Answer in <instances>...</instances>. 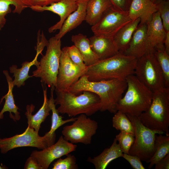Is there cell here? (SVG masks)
<instances>
[{"label": "cell", "mask_w": 169, "mask_h": 169, "mask_svg": "<svg viewBox=\"0 0 169 169\" xmlns=\"http://www.w3.org/2000/svg\"><path fill=\"white\" fill-rule=\"evenodd\" d=\"M126 88L125 79L91 81L88 79L87 75L84 74L69 88L68 91L76 95L84 91L94 93L100 100V111H108L115 114L117 111V105Z\"/></svg>", "instance_id": "6da1fadb"}, {"label": "cell", "mask_w": 169, "mask_h": 169, "mask_svg": "<svg viewBox=\"0 0 169 169\" xmlns=\"http://www.w3.org/2000/svg\"><path fill=\"white\" fill-rule=\"evenodd\" d=\"M137 59L119 53L87 67L84 74L91 81L125 78L134 74Z\"/></svg>", "instance_id": "7a4b0ae2"}, {"label": "cell", "mask_w": 169, "mask_h": 169, "mask_svg": "<svg viewBox=\"0 0 169 169\" xmlns=\"http://www.w3.org/2000/svg\"><path fill=\"white\" fill-rule=\"evenodd\" d=\"M125 79L127 90L119 101L117 110L126 114L139 117L149 107L153 92L134 74L129 75Z\"/></svg>", "instance_id": "3957f363"}, {"label": "cell", "mask_w": 169, "mask_h": 169, "mask_svg": "<svg viewBox=\"0 0 169 169\" xmlns=\"http://www.w3.org/2000/svg\"><path fill=\"white\" fill-rule=\"evenodd\" d=\"M56 98L55 104L59 106L57 109L59 113L66 114L69 117L81 114L90 116L100 110V100L96 94L88 91L76 95L68 90L59 91L55 90Z\"/></svg>", "instance_id": "277c9868"}, {"label": "cell", "mask_w": 169, "mask_h": 169, "mask_svg": "<svg viewBox=\"0 0 169 169\" xmlns=\"http://www.w3.org/2000/svg\"><path fill=\"white\" fill-rule=\"evenodd\" d=\"M138 117L149 128L169 135V87L153 92L149 107Z\"/></svg>", "instance_id": "5b68a950"}, {"label": "cell", "mask_w": 169, "mask_h": 169, "mask_svg": "<svg viewBox=\"0 0 169 169\" xmlns=\"http://www.w3.org/2000/svg\"><path fill=\"white\" fill-rule=\"evenodd\" d=\"M61 39L54 36L48 40L46 53L41 59L37 69L33 72V77H39L41 82L49 87L55 88L62 53Z\"/></svg>", "instance_id": "8992f818"}, {"label": "cell", "mask_w": 169, "mask_h": 169, "mask_svg": "<svg viewBox=\"0 0 169 169\" xmlns=\"http://www.w3.org/2000/svg\"><path fill=\"white\" fill-rule=\"evenodd\" d=\"M126 115L132 124L135 133L134 141L129 154L137 156L141 161L146 162L154 153L156 135L164 133L147 127L142 123L138 116Z\"/></svg>", "instance_id": "52a82bcc"}, {"label": "cell", "mask_w": 169, "mask_h": 169, "mask_svg": "<svg viewBox=\"0 0 169 169\" xmlns=\"http://www.w3.org/2000/svg\"><path fill=\"white\" fill-rule=\"evenodd\" d=\"M134 74L153 92L166 88L162 71L154 53L137 59Z\"/></svg>", "instance_id": "ba28073f"}, {"label": "cell", "mask_w": 169, "mask_h": 169, "mask_svg": "<svg viewBox=\"0 0 169 169\" xmlns=\"http://www.w3.org/2000/svg\"><path fill=\"white\" fill-rule=\"evenodd\" d=\"M73 122L64 127L62 134L64 139L74 144H90L98 129V123L84 114L79 115Z\"/></svg>", "instance_id": "9c48e42d"}, {"label": "cell", "mask_w": 169, "mask_h": 169, "mask_svg": "<svg viewBox=\"0 0 169 169\" xmlns=\"http://www.w3.org/2000/svg\"><path fill=\"white\" fill-rule=\"evenodd\" d=\"M54 143L44 135L40 136L38 133L28 126L21 134L0 138V150L2 153L5 154L12 149L22 147H34L42 150Z\"/></svg>", "instance_id": "30bf717a"}, {"label": "cell", "mask_w": 169, "mask_h": 169, "mask_svg": "<svg viewBox=\"0 0 169 169\" xmlns=\"http://www.w3.org/2000/svg\"><path fill=\"white\" fill-rule=\"evenodd\" d=\"M131 20L128 11L121 12L112 6L92 26L91 29L95 35L113 38L121 28Z\"/></svg>", "instance_id": "8fae6325"}, {"label": "cell", "mask_w": 169, "mask_h": 169, "mask_svg": "<svg viewBox=\"0 0 169 169\" xmlns=\"http://www.w3.org/2000/svg\"><path fill=\"white\" fill-rule=\"evenodd\" d=\"M62 51L55 90L66 91L85 74L87 66H80L73 63L64 47L62 49Z\"/></svg>", "instance_id": "7c38bea8"}, {"label": "cell", "mask_w": 169, "mask_h": 169, "mask_svg": "<svg viewBox=\"0 0 169 169\" xmlns=\"http://www.w3.org/2000/svg\"><path fill=\"white\" fill-rule=\"evenodd\" d=\"M77 147L65 140L62 135L56 143L41 151H33L30 156L36 159L43 169H47L54 160L75 151Z\"/></svg>", "instance_id": "4fadbf2b"}, {"label": "cell", "mask_w": 169, "mask_h": 169, "mask_svg": "<svg viewBox=\"0 0 169 169\" xmlns=\"http://www.w3.org/2000/svg\"><path fill=\"white\" fill-rule=\"evenodd\" d=\"M78 1L61 0L47 6H35L29 8L36 12L50 11L59 16V20L48 29L49 32L51 33L61 28L63 23L68 17L77 8Z\"/></svg>", "instance_id": "5bb4252c"}, {"label": "cell", "mask_w": 169, "mask_h": 169, "mask_svg": "<svg viewBox=\"0 0 169 169\" xmlns=\"http://www.w3.org/2000/svg\"><path fill=\"white\" fill-rule=\"evenodd\" d=\"M146 23L140 24L134 32L129 46L123 53L137 59L155 49L149 43L146 37Z\"/></svg>", "instance_id": "9a60e30c"}, {"label": "cell", "mask_w": 169, "mask_h": 169, "mask_svg": "<svg viewBox=\"0 0 169 169\" xmlns=\"http://www.w3.org/2000/svg\"><path fill=\"white\" fill-rule=\"evenodd\" d=\"M146 23V37L150 45L155 50L164 48V41L166 31L158 12L154 13L150 21Z\"/></svg>", "instance_id": "2e32d148"}, {"label": "cell", "mask_w": 169, "mask_h": 169, "mask_svg": "<svg viewBox=\"0 0 169 169\" xmlns=\"http://www.w3.org/2000/svg\"><path fill=\"white\" fill-rule=\"evenodd\" d=\"M157 12L156 4L152 0H132L128 14L131 20L139 18L140 24H143L150 21L153 14Z\"/></svg>", "instance_id": "e0dca14e"}, {"label": "cell", "mask_w": 169, "mask_h": 169, "mask_svg": "<svg viewBox=\"0 0 169 169\" xmlns=\"http://www.w3.org/2000/svg\"><path fill=\"white\" fill-rule=\"evenodd\" d=\"M89 0H79L76 9L70 14L64 21L59 32L54 37L61 39L67 33L76 28L85 21L86 7Z\"/></svg>", "instance_id": "ac0fdd59"}, {"label": "cell", "mask_w": 169, "mask_h": 169, "mask_svg": "<svg viewBox=\"0 0 169 169\" xmlns=\"http://www.w3.org/2000/svg\"><path fill=\"white\" fill-rule=\"evenodd\" d=\"M89 39L91 48L99 60L109 58L119 53L113 38L94 35Z\"/></svg>", "instance_id": "d6986e66"}, {"label": "cell", "mask_w": 169, "mask_h": 169, "mask_svg": "<svg viewBox=\"0 0 169 169\" xmlns=\"http://www.w3.org/2000/svg\"><path fill=\"white\" fill-rule=\"evenodd\" d=\"M44 102L42 106L34 115L32 112L34 111L35 106L32 104L26 106V111L25 115L28 120V126L33 129L38 133L41 123L45 120L49 115L51 110L49 105V99L47 96V88L43 89Z\"/></svg>", "instance_id": "ffe728a7"}, {"label": "cell", "mask_w": 169, "mask_h": 169, "mask_svg": "<svg viewBox=\"0 0 169 169\" xmlns=\"http://www.w3.org/2000/svg\"><path fill=\"white\" fill-rule=\"evenodd\" d=\"M123 153L115 138L111 146L105 148L98 155L93 158L89 157L87 161L93 164L96 169H105L112 161L122 157Z\"/></svg>", "instance_id": "44dd1931"}, {"label": "cell", "mask_w": 169, "mask_h": 169, "mask_svg": "<svg viewBox=\"0 0 169 169\" xmlns=\"http://www.w3.org/2000/svg\"><path fill=\"white\" fill-rule=\"evenodd\" d=\"M71 40L80 53L85 64L87 67L95 64L99 60L92 50L89 38L81 33L73 35Z\"/></svg>", "instance_id": "7402d4cb"}, {"label": "cell", "mask_w": 169, "mask_h": 169, "mask_svg": "<svg viewBox=\"0 0 169 169\" xmlns=\"http://www.w3.org/2000/svg\"><path fill=\"white\" fill-rule=\"evenodd\" d=\"M3 73L5 75L8 84V91L6 94L2 97L1 99V104L3 99H5V102L3 107L0 112V120L3 118V114L6 111L9 112V116L15 121L19 120L20 119V113L18 111V107L16 105L13 93V88L14 86L13 80L10 76L8 71L3 70Z\"/></svg>", "instance_id": "603a6c76"}, {"label": "cell", "mask_w": 169, "mask_h": 169, "mask_svg": "<svg viewBox=\"0 0 169 169\" xmlns=\"http://www.w3.org/2000/svg\"><path fill=\"white\" fill-rule=\"evenodd\" d=\"M111 7L109 0H89L85 21L91 26L95 25Z\"/></svg>", "instance_id": "cb8c5ba5"}, {"label": "cell", "mask_w": 169, "mask_h": 169, "mask_svg": "<svg viewBox=\"0 0 169 169\" xmlns=\"http://www.w3.org/2000/svg\"><path fill=\"white\" fill-rule=\"evenodd\" d=\"M140 22L139 18L131 20L121 28L113 37L120 53L123 54L128 48L133 33Z\"/></svg>", "instance_id": "d4e9b609"}, {"label": "cell", "mask_w": 169, "mask_h": 169, "mask_svg": "<svg viewBox=\"0 0 169 169\" xmlns=\"http://www.w3.org/2000/svg\"><path fill=\"white\" fill-rule=\"evenodd\" d=\"M41 52L36 51V54L34 58L31 62L25 61L21 64L22 67L19 69L17 68L16 65H13L9 68L10 72L13 74V76L14 79L13 80L14 86H17L18 88L25 85V81L28 79L33 77L32 75H28L30 69L33 65L37 67L39 64V62L37 60L38 56Z\"/></svg>", "instance_id": "484cf974"}, {"label": "cell", "mask_w": 169, "mask_h": 169, "mask_svg": "<svg viewBox=\"0 0 169 169\" xmlns=\"http://www.w3.org/2000/svg\"><path fill=\"white\" fill-rule=\"evenodd\" d=\"M55 88H51L50 96L49 99V105L52 111L51 117V125L50 131L46 133L44 136L49 138L55 142L56 135L55 131L60 127L67 123L73 122L75 121L76 118H71L66 120L63 119V117L59 114L56 108L54 99V98L53 92Z\"/></svg>", "instance_id": "4316f807"}, {"label": "cell", "mask_w": 169, "mask_h": 169, "mask_svg": "<svg viewBox=\"0 0 169 169\" xmlns=\"http://www.w3.org/2000/svg\"><path fill=\"white\" fill-rule=\"evenodd\" d=\"M154 147V153L146 162L149 163L148 167L149 169L151 168L156 163L169 153V135L156 134Z\"/></svg>", "instance_id": "83f0119b"}, {"label": "cell", "mask_w": 169, "mask_h": 169, "mask_svg": "<svg viewBox=\"0 0 169 169\" xmlns=\"http://www.w3.org/2000/svg\"><path fill=\"white\" fill-rule=\"evenodd\" d=\"M11 5L15 7L13 12L19 14L27 8L21 0H0V30L6 23V16L11 12Z\"/></svg>", "instance_id": "f1b7e54d"}, {"label": "cell", "mask_w": 169, "mask_h": 169, "mask_svg": "<svg viewBox=\"0 0 169 169\" xmlns=\"http://www.w3.org/2000/svg\"><path fill=\"white\" fill-rule=\"evenodd\" d=\"M112 119V126L117 131H123L134 135L132 124L126 114L117 111Z\"/></svg>", "instance_id": "f546056e"}, {"label": "cell", "mask_w": 169, "mask_h": 169, "mask_svg": "<svg viewBox=\"0 0 169 169\" xmlns=\"http://www.w3.org/2000/svg\"><path fill=\"white\" fill-rule=\"evenodd\" d=\"M154 54L162 71L166 87H169V54L164 48L156 49Z\"/></svg>", "instance_id": "4dcf8cb0"}, {"label": "cell", "mask_w": 169, "mask_h": 169, "mask_svg": "<svg viewBox=\"0 0 169 169\" xmlns=\"http://www.w3.org/2000/svg\"><path fill=\"white\" fill-rule=\"evenodd\" d=\"M115 138L118 141L123 153L129 154L130 150L135 140L134 135L123 131H120Z\"/></svg>", "instance_id": "1f68e13d"}, {"label": "cell", "mask_w": 169, "mask_h": 169, "mask_svg": "<svg viewBox=\"0 0 169 169\" xmlns=\"http://www.w3.org/2000/svg\"><path fill=\"white\" fill-rule=\"evenodd\" d=\"M78 166L76 163L75 156L71 154L67 155L64 159L60 158L53 165L52 169H77Z\"/></svg>", "instance_id": "d6a6232c"}, {"label": "cell", "mask_w": 169, "mask_h": 169, "mask_svg": "<svg viewBox=\"0 0 169 169\" xmlns=\"http://www.w3.org/2000/svg\"><path fill=\"white\" fill-rule=\"evenodd\" d=\"M156 4L164 28L166 32L169 31V0H162Z\"/></svg>", "instance_id": "836d02e7"}, {"label": "cell", "mask_w": 169, "mask_h": 169, "mask_svg": "<svg viewBox=\"0 0 169 169\" xmlns=\"http://www.w3.org/2000/svg\"><path fill=\"white\" fill-rule=\"evenodd\" d=\"M64 47L69 57L73 63L80 66H86L84 62L80 53L74 45Z\"/></svg>", "instance_id": "e575fe53"}, {"label": "cell", "mask_w": 169, "mask_h": 169, "mask_svg": "<svg viewBox=\"0 0 169 169\" xmlns=\"http://www.w3.org/2000/svg\"><path fill=\"white\" fill-rule=\"evenodd\" d=\"M122 157L129 163L133 168L134 169H145L141 162V160L138 156L123 153Z\"/></svg>", "instance_id": "d590c367"}, {"label": "cell", "mask_w": 169, "mask_h": 169, "mask_svg": "<svg viewBox=\"0 0 169 169\" xmlns=\"http://www.w3.org/2000/svg\"><path fill=\"white\" fill-rule=\"evenodd\" d=\"M114 8L123 12L128 11L132 0H109Z\"/></svg>", "instance_id": "8d00e7d4"}, {"label": "cell", "mask_w": 169, "mask_h": 169, "mask_svg": "<svg viewBox=\"0 0 169 169\" xmlns=\"http://www.w3.org/2000/svg\"><path fill=\"white\" fill-rule=\"evenodd\" d=\"M23 3L27 7L39 6H44L50 5L55 2H58L61 0H21Z\"/></svg>", "instance_id": "74e56055"}, {"label": "cell", "mask_w": 169, "mask_h": 169, "mask_svg": "<svg viewBox=\"0 0 169 169\" xmlns=\"http://www.w3.org/2000/svg\"><path fill=\"white\" fill-rule=\"evenodd\" d=\"M24 169H43L36 159L31 156L29 157L26 160Z\"/></svg>", "instance_id": "f35d334b"}, {"label": "cell", "mask_w": 169, "mask_h": 169, "mask_svg": "<svg viewBox=\"0 0 169 169\" xmlns=\"http://www.w3.org/2000/svg\"><path fill=\"white\" fill-rule=\"evenodd\" d=\"M154 165L155 169H169V153L160 160Z\"/></svg>", "instance_id": "ab89813d"}, {"label": "cell", "mask_w": 169, "mask_h": 169, "mask_svg": "<svg viewBox=\"0 0 169 169\" xmlns=\"http://www.w3.org/2000/svg\"><path fill=\"white\" fill-rule=\"evenodd\" d=\"M164 46L165 51L169 54V31L166 32V37L164 41Z\"/></svg>", "instance_id": "60d3db41"}, {"label": "cell", "mask_w": 169, "mask_h": 169, "mask_svg": "<svg viewBox=\"0 0 169 169\" xmlns=\"http://www.w3.org/2000/svg\"><path fill=\"white\" fill-rule=\"evenodd\" d=\"M164 0H152V1L155 3L156 4L158 2Z\"/></svg>", "instance_id": "b9f144b4"}, {"label": "cell", "mask_w": 169, "mask_h": 169, "mask_svg": "<svg viewBox=\"0 0 169 169\" xmlns=\"http://www.w3.org/2000/svg\"><path fill=\"white\" fill-rule=\"evenodd\" d=\"M7 168L4 166H1L0 165V169H7Z\"/></svg>", "instance_id": "7bdbcfd3"}]
</instances>
